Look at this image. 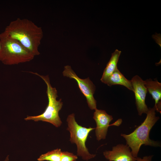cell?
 <instances>
[{"label":"cell","mask_w":161,"mask_h":161,"mask_svg":"<svg viewBox=\"0 0 161 161\" xmlns=\"http://www.w3.org/2000/svg\"><path fill=\"white\" fill-rule=\"evenodd\" d=\"M0 61L6 65L28 62L35 56L13 39L0 34Z\"/></svg>","instance_id":"4"},{"label":"cell","mask_w":161,"mask_h":161,"mask_svg":"<svg viewBox=\"0 0 161 161\" xmlns=\"http://www.w3.org/2000/svg\"><path fill=\"white\" fill-rule=\"evenodd\" d=\"M121 52V51L116 49L112 53L111 57L107 64L100 79L102 83H104L105 80L117 68V64Z\"/></svg>","instance_id":"12"},{"label":"cell","mask_w":161,"mask_h":161,"mask_svg":"<svg viewBox=\"0 0 161 161\" xmlns=\"http://www.w3.org/2000/svg\"><path fill=\"white\" fill-rule=\"evenodd\" d=\"M78 159L76 155L68 151L62 152L60 161H75Z\"/></svg>","instance_id":"14"},{"label":"cell","mask_w":161,"mask_h":161,"mask_svg":"<svg viewBox=\"0 0 161 161\" xmlns=\"http://www.w3.org/2000/svg\"><path fill=\"white\" fill-rule=\"evenodd\" d=\"M154 107L149 108L144 121L132 133L129 134H121L126 141V144L131 149V152L135 158L137 157L141 146L143 145L154 147L160 146L158 142L151 140L149 137L150 132L159 117L156 115Z\"/></svg>","instance_id":"2"},{"label":"cell","mask_w":161,"mask_h":161,"mask_svg":"<svg viewBox=\"0 0 161 161\" xmlns=\"http://www.w3.org/2000/svg\"><path fill=\"white\" fill-rule=\"evenodd\" d=\"M105 157L109 161H136L130 147L127 144H119L112 147L111 151L103 152Z\"/></svg>","instance_id":"9"},{"label":"cell","mask_w":161,"mask_h":161,"mask_svg":"<svg viewBox=\"0 0 161 161\" xmlns=\"http://www.w3.org/2000/svg\"><path fill=\"white\" fill-rule=\"evenodd\" d=\"M153 156L152 155L145 156L143 158L137 157L136 158V161H151Z\"/></svg>","instance_id":"15"},{"label":"cell","mask_w":161,"mask_h":161,"mask_svg":"<svg viewBox=\"0 0 161 161\" xmlns=\"http://www.w3.org/2000/svg\"><path fill=\"white\" fill-rule=\"evenodd\" d=\"M63 74L64 76L73 79L77 82L80 92L86 98L89 108L95 110L97 109L96 101L93 96L95 86L89 78L84 79L79 78L69 65L64 67Z\"/></svg>","instance_id":"6"},{"label":"cell","mask_w":161,"mask_h":161,"mask_svg":"<svg viewBox=\"0 0 161 161\" xmlns=\"http://www.w3.org/2000/svg\"><path fill=\"white\" fill-rule=\"evenodd\" d=\"M67 130L70 133V141L75 143L77 146V155L84 160H88L95 157V154H90L86 145V142L90 132L95 129L91 127L86 128L79 125L75 120V114L68 116Z\"/></svg>","instance_id":"5"},{"label":"cell","mask_w":161,"mask_h":161,"mask_svg":"<svg viewBox=\"0 0 161 161\" xmlns=\"http://www.w3.org/2000/svg\"></svg>","instance_id":"17"},{"label":"cell","mask_w":161,"mask_h":161,"mask_svg":"<svg viewBox=\"0 0 161 161\" xmlns=\"http://www.w3.org/2000/svg\"><path fill=\"white\" fill-rule=\"evenodd\" d=\"M62 152L60 148H57L41 154L37 159L39 161H60Z\"/></svg>","instance_id":"13"},{"label":"cell","mask_w":161,"mask_h":161,"mask_svg":"<svg viewBox=\"0 0 161 161\" xmlns=\"http://www.w3.org/2000/svg\"><path fill=\"white\" fill-rule=\"evenodd\" d=\"M104 83L110 86L115 85H123L133 92L131 80L127 79L117 68L105 80Z\"/></svg>","instance_id":"11"},{"label":"cell","mask_w":161,"mask_h":161,"mask_svg":"<svg viewBox=\"0 0 161 161\" xmlns=\"http://www.w3.org/2000/svg\"><path fill=\"white\" fill-rule=\"evenodd\" d=\"M144 81L147 91L151 95L155 101L154 107L156 111L161 113V83L157 80H153L150 78Z\"/></svg>","instance_id":"10"},{"label":"cell","mask_w":161,"mask_h":161,"mask_svg":"<svg viewBox=\"0 0 161 161\" xmlns=\"http://www.w3.org/2000/svg\"><path fill=\"white\" fill-rule=\"evenodd\" d=\"M1 34L17 41L35 56L40 54L38 48L43 30L32 21L18 18L11 21Z\"/></svg>","instance_id":"1"},{"label":"cell","mask_w":161,"mask_h":161,"mask_svg":"<svg viewBox=\"0 0 161 161\" xmlns=\"http://www.w3.org/2000/svg\"><path fill=\"white\" fill-rule=\"evenodd\" d=\"M9 161V155L7 156L5 158V160L3 161Z\"/></svg>","instance_id":"16"},{"label":"cell","mask_w":161,"mask_h":161,"mask_svg":"<svg viewBox=\"0 0 161 161\" xmlns=\"http://www.w3.org/2000/svg\"><path fill=\"white\" fill-rule=\"evenodd\" d=\"M40 77L44 81L47 86L46 93L48 98V104L44 112L37 116H27L24 119L26 120L42 121L50 123L56 127H60L62 123L59 115V112L62 108L63 102L61 99L57 100L58 97L56 88L53 87L50 83L48 75H43L38 73L30 72Z\"/></svg>","instance_id":"3"},{"label":"cell","mask_w":161,"mask_h":161,"mask_svg":"<svg viewBox=\"0 0 161 161\" xmlns=\"http://www.w3.org/2000/svg\"><path fill=\"white\" fill-rule=\"evenodd\" d=\"M134 93L136 105L139 115L147 114L148 109L145 103L147 89L144 81L137 75L134 76L131 80Z\"/></svg>","instance_id":"7"},{"label":"cell","mask_w":161,"mask_h":161,"mask_svg":"<svg viewBox=\"0 0 161 161\" xmlns=\"http://www.w3.org/2000/svg\"><path fill=\"white\" fill-rule=\"evenodd\" d=\"M95 110L93 118L96 123L95 133L97 140L99 141L106 138L110 123L113 118L105 110L97 109Z\"/></svg>","instance_id":"8"}]
</instances>
